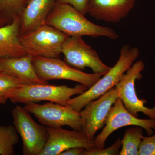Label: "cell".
<instances>
[{
  "label": "cell",
  "mask_w": 155,
  "mask_h": 155,
  "mask_svg": "<svg viewBox=\"0 0 155 155\" xmlns=\"http://www.w3.org/2000/svg\"><path fill=\"white\" fill-rule=\"evenodd\" d=\"M32 63L39 77L47 81L57 79L70 80L89 88L103 76L99 73L82 72L69 66L59 58L34 57Z\"/></svg>",
  "instance_id": "5"
},
{
  "label": "cell",
  "mask_w": 155,
  "mask_h": 155,
  "mask_svg": "<svg viewBox=\"0 0 155 155\" xmlns=\"http://www.w3.org/2000/svg\"><path fill=\"white\" fill-rule=\"evenodd\" d=\"M87 89V87L81 84L73 87L65 85H49L48 84H22L11 91L9 100L15 104L37 103L41 101H47L67 105L68 101L72 96L81 94Z\"/></svg>",
  "instance_id": "3"
},
{
  "label": "cell",
  "mask_w": 155,
  "mask_h": 155,
  "mask_svg": "<svg viewBox=\"0 0 155 155\" xmlns=\"http://www.w3.org/2000/svg\"><path fill=\"white\" fill-rule=\"evenodd\" d=\"M19 141V134L14 126L0 125V155L15 154L14 147Z\"/></svg>",
  "instance_id": "18"
},
{
  "label": "cell",
  "mask_w": 155,
  "mask_h": 155,
  "mask_svg": "<svg viewBox=\"0 0 155 155\" xmlns=\"http://www.w3.org/2000/svg\"><path fill=\"white\" fill-rule=\"evenodd\" d=\"M143 128L136 126L125 130L122 142L120 155H138L143 137Z\"/></svg>",
  "instance_id": "17"
},
{
  "label": "cell",
  "mask_w": 155,
  "mask_h": 155,
  "mask_svg": "<svg viewBox=\"0 0 155 155\" xmlns=\"http://www.w3.org/2000/svg\"><path fill=\"white\" fill-rule=\"evenodd\" d=\"M136 0H88L87 14L98 20L117 23L128 16Z\"/></svg>",
  "instance_id": "13"
},
{
  "label": "cell",
  "mask_w": 155,
  "mask_h": 155,
  "mask_svg": "<svg viewBox=\"0 0 155 155\" xmlns=\"http://www.w3.org/2000/svg\"><path fill=\"white\" fill-rule=\"evenodd\" d=\"M11 113L14 127L22 139L23 155H39L47 141V127L35 122L22 106L17 105Z\"/></svg>",
  "instance_id": "6"
},
{
  "label": "cell",
  "mask_w": 155,
  "mask_h": 155,
  "mask_svg": "<svg viewBox=\"0 0 155 155\" xmlns=\"http://www.w3.org/2000/svg\"><path fill=\"white\" fill-rule=\"evenodd\" d=\"M56 2L72 6L84 15L87 14L88 0H56Z\"/></svg>",
  "instance_id": "23"
},
{
  "label": "cell",
  "mask_w": 155,
  "mask_h": 155,
  "mask_svg": "<svg viewBox=\"0 0 155 155\" xmlns=\"http://www.w3.org/2000/svg\"><path fill=\"white\" fill-rule=\"evenodd\" d=\"M0 72H1V70H0Z\"/></svg>",
  "instance_id": "26"
},
{
  "label": "cell",
  "mask_w": 155,
  "mask_h": 155,
  "mask_svg": "<svg viewBox=\"0 0 155 155\" xmlns=\"http://www.w3.org/2000/svg\"><path fill=\"white\" fill-rule=\"evenodd\" d=\"M56 0H30L20 17L21 35L30 32L45 23Z\"/></svg>",
  "instance_id": "15"
},
{
  "label": "cell",
  "mask_w": 155,
  "mask_h": 155,
  "mask_svg": "<svg viewBox=\"0 0 155 155\" xmlns=\"http://www.w3.org/2000/svg\"><path fill=\"white\" fill-rule=\"evenodd\" d=\"M22 84L17 78L7 73L0 72V105L5 104L9 100L11 91Z\"/></svg>",
  "instance_id": "20"
},
{
  "label": "cell",
  "mask_w": 155,
  "mask_h": 155,
  "mask_svg": "<svg viewBox=\"0 0 155 155\" xmlns=\"http://www.w3.org/2000/svg\"><path fill=\"white\" fill-rule=\"evenodd\" d=\"M29 55L17 58H0V70L17 78L22 84H47L37 74Z\"/></svg>",
  "instance_id": "14"
},
{
  "label": "cell",
  "mask_w": 155,
  "mask_h": 155,
  "mask_svg": "<svg viewBox=\"0 0 155 155\" xmlns=\"http://www.w3.org/2000/svg\"><path fill=\"white\" fill-rule=\"evenodd\" d=\"M20 17L0 27V58H17L28 54L20 41Z\"/></svg>",
  "instance_id": "16"
},
{
  "label": "cell",
  "mask_w": 155,
  "mask_h": 155,
  "mask_svg": "<svg viewBox=\"0 0 155 155\" xmlns=\"http://www.w3.org/2000/svg\"><path fill=\"white\" fill-rule=\"evenodd\" d=\"M24 108L33 114L40 123L48 127L68 126L73 130H81L80 112L70 106L48 101L43 104L28 103Z\"/></svg>",
  "instance_id": "7"
},
{
  "label": "cell",
  "mask_w": 155,
  "mask_h": 155,
  "mask_svg": "<svg viewBox=\"0 0 155 155\" xmlns=\"http://www.w3.org/2000/svg\"><path fill=\"white\" fill-rule=\"evenodd\" d=\"M138 155H155V134L148 137L143 136Z\"/></svg>",
  "instance_id": "22"
},
{
  "label": "cell",
  "mask_w": 155,
  "mask_h": 155,
  "mask_svg": "<svg viewBox=\"0 0 155 155\" xmlns=\"http://www.w3.org/2000/svg\"><path fill=\"white\" fill-rule=\"evenodd\" d=\"M144 63L137 61L122 75L116 87L117 97L121 99L125 108L130 114L137 117L142 113L150 119L155 120V104L152 108L144 105L145 100H140L135 90V82L142 77L141 72L144 70Z\"/></svg>",
  "instance_id": "8"
},
{
  "label": "cell",
  "mask_w": 155,
  "mask_h": 155,
  "mask_svg": "<svg viewBox=\"0 0 155 155\" xmlns=\"http://www.w3.org/2000/svg\"><path fill=\"white\" fill-rule=\"evenodd\" d=\"M84 150V148L79 147L71 148L64 151L60 155H82Z\"/></svg>",
  "instance_id": "24"
},
{
  "label": "cell",
  "mask_w": 155,
  "mask_h": 155,
  "mask_svg": "<svg viewBox=\"0 0 155 155\" xmlns=\"http://www.w3.org/2000/svg\"><path fill=\"white\" fill-rule=\"evenodd\" d=\"M117 98L115 87L87 103L80 111L81 131L88 140H94L97 132L104 127L110 110Z\"/></svg>",
  "instance_id": "11"
},
{
  "label": "cell",
  "mask_w": 155,
  "mask_h": 155,
  "mask_svg": "<svg viewBox=\"0 0 155 155\" xmlns=\"http://www.w3.org/2000/svg\"><path fill=\"white\" fill-rule=\"evenodd\" d=\"M121 147V140L118 138L114 144L109 147L102 149L94 147L90 150H84L82 155H119L120 154Z\"/></svg>",
  "instance_id": "21"
},
{
  "label": "cell",
  "mask_w": 155,
  "mask_h": 155,
  "mask_svg": "<svg viewBox=\"0 0 155 155\" xmlns=\"http://www.w3.org/2000/svg\"><path fill=\"white\" fill-rule=\"evenodd\" d=\"M45 24L51 25L69 37H106L117 39L119 35L113 28L93 23L67 4L56 2Z\"/></svg>",
  "instance_id": "1"
},
{
  "label": "cell",
  "mask_w": 155,
  "mask_h": 155,
  "mask_svg": "<svg viewBox=\"0 0 155 155\" xmlns=\"http://www.w3.org/2000/svg\"><path fill=\"white\" fill-rule=\"evenodd\" d=\"M127 126H140L150 136L155 130V120L139 119L130 114L125 108L122 101L117 98L108 114L105 125L101 133L95 137V148H104L105 143L113 132L121 127Z\"/></svg>",
  "instance_id": "9"
},
{
  "label": "cell",
  "mask_w": 155,
  "mask_h": 155,
  "mask_svg": "<svg viewBox=\"0 0 155 155\" xmlns=\"http://www.w3.org/2000/svg\"><path fill=\"white\" fill-rule=\"evenodd\" d=\"M5 22V20L0 16V27L3 26Z\"/></svg>",
  "instance_id": "25"
},
{
  "label": "cell",
  "mask_w": 155,
  "mask_h": 155,
  "mask_svg": "<svg viewBox=\"0 0 155 155\" xmlns=\"http://www.w3.org/2000/svg\"><path fill=\"white\" fill-rule=\"evenodd\" d=\"M47 128V141L39 155H60L71 148L88 150L95 147L94 140H88L81 130H67L62 127Z\"/></svg>",
  "instance_id": "12"
},
{
  "label": "cell",
  "mask_w": 155,
  "mask_h": 155,
  "mask_svg": "<svg viewBox=\"0 0 155 155\" xmlns=\"http://www.w3.org/2000/svg\"><path fill=\"white\" fill-rule=\"evenodd\" d=\"M62 54L66 63L75 69L84 70L88 67L94 73L104 75L111 68L103 63L97 52L87 44L82 37L68 36L63 45Z\"/></svg>",
  "instance_id": "10"
},
{
  "label": "cell",
  "mask_w": 155,
  "mask_h": 155,
  "mask_svg": "<svg viewBox=\"0 0 155 155\" xmlns=\"http://www.w3.org/2000/svg\"><path fill=\"white\" fill-rule=\"evenodd\" d=\"M68 36L51 25L45 24L28 33L21 35L20 41L31 57L59 58Z\"/></svg>",
  "instance_id": "4"
},
{
  "label": "cell",
  "mask_w": 155,
  "mask_h": 155,
  "mask_svg": "<svg viewBox=\"0 0 155 155\" xmlns=\"http://www.w3.org/2000/svg\"><path fill=\"white\" fill-rule=\"evenodd\" d=\"M139 55L138 48L131 47L127 45H123L120 50L119 60L114 67H111L90 88L77 97L71 98L68 101L67 105L80 112L87 103L97 99L115 87L122 75L133 65Z\"/></svg>",
  "instance_id": "2"
},
{
  "label": "cell",
  "mask_w": 155,
  "mask_h": 155,
  "mask_svg": "<svg viewBox=\"0 0 155 155\" xmlns=\"http://www.w3.org/2000/svg\"><path fill=\"white\" fill-rule=\"evenodd\" d=\"M30 0H0V13L10 17H20Z\"/></svg>",
  "instance_id": "19"
}]
</instances>
